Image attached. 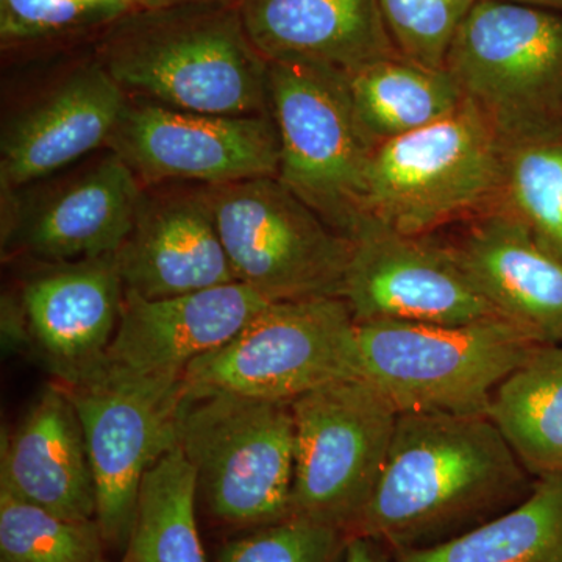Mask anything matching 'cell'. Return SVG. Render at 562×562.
Here are the masks:
<instances>
[{"instance_id": "d4e9b609", "label": "cell", "mask_w": 562, "mask_h": 562, "mask_svg": "<svg viewBox=\"0 0 562 562\" xmlns=\"http://www.w3.org/2000/svg\"><path fill=\"white\" fill-rule=\"evenodd\" d=\"M198 476L179 446L144 475L127 552L135 562H206L198 520Z\"/></svg>"}, {"instance_id": "6da1fadb", "label": "cell", "mask_w": 562, "mask_h": 562, "mask_svg": "<svg viewBox=\"0 0 562 562\" xmlns=\"http://www.w3.org/2000/svg\"><path fill=\"white\" fill-rule=\"evenodd\" d=\"M527 473L487 416L401 413L382 479L349 536L416 547L508 501Z\"/></svg>"}, {"instance_id": "83f0119b", "label": "cell", "mask_w": 562, "mask_h": 562, "mask_svg": "<svg viewBox=\"0 0 562 562\" xmlns=\"http://www.w3.org/2000/svg\"><path fill=\"white\" fill-rule=\"evenodd\" d=\"M133 9L125 0H0V40L10 47L103 32Z\"/></svg>"}, {"instance_id": "52a82bcc", "label": "cell", "mask_w": 562, "mask_h": 562, "mask_svg": "<svg viewBox=\"0 0 562 562\" xmlns=\"http://www.w3.org/2000/svg\"><path fill=\"white\" fill-rule=\"evenodd\" d=\"M203 192L236 281L269 302L342 297L353 241L279 177Z\"/></svg>"}, {"instance_id": "8992f818", "label": "cell", "mask_w": 562, "mask_h": 562, "mask_svg": "<svg viewBox=\"0 0 562 562\" xmlns=\"http://www.w3.org/2000/svg\"><path fill=\"white\" fill-rule=\"evenodd\" d=\"M446 69L503 140L562 128V13L476 0Z\"/></svg>"}, {"instance_id": "d6a6232c", "label": "cell", "mask_w": 562, "mask_h": 562, "mask_svg": "<svg viewBox=\"0 0 562 562\" xmlns=\"http://www.w3.org/2000/svg\"><path fill=\"white\" fill-rule=\"evenodd\" d=\"M512 2L524 3V5L536 7V9L562 13V0H512Z\"/></svg>"}, {"instance_id": "e0dca14e", "label": "cell", "mask_w": 562, "mask_h": 562, "mask_svg": "<svg viewBox=\"0 0 562 562\" xmlns=\"http://www.w3.org/2000/svg\"><path fill=\"white\" fill-rule=\"evenodd\" d=\"M127 101V92L98 60L74 70L3 132V191L46 179L106 146Z\"/></svg>"}, {"instance_id": "e575fe53", "label": "cell", "mask_w": 562, "mask_h": 562, "mask_svg": "<svg viewBox=\"0 0 562 562\" xmlns=\"http://www.w3.org/2000/svg\"><path fill=\"white\" fill-rule=\"evenodd\" d=\"M125 2L132 3V5L138 7V5H136V0H125Z\"/></svg>"}, {"instance_id": "484cf974", "label": "cell", "mask_w": 562, "mask_h": 562, "mask_svg": "<svg viewBox=\"0 0 562 562\" xmlns=\"http://www.w3.org/2000/svg\"><path fill=\"white\" fill-rule=\"evenodd\" d=\"M505 143V203L562 258V128Z\"/></svg>"}, {"instance_id": "d6986e66", "label": "cell", "mask_w": 562, "mask_h": 562, "mask_svg": "<svg viewBox=\"0 0 562 562\" xmlns=\"http://www.w3.org/2000/svg\"><path fill=\"white\" fill-rule=\"evenodd\" d=\"M143 199L136 173L110 150L33 205L10 213L7 235L44 260L114 254L131 233Z\"/></svg>"}, {"instance_id": "2e32d148", "label": "cell", "mask_w": 562, "mask_h": 562, "mask_svg": "<svg viewBox=\"0 0 562 562\" xmlns=\"http://www.w3.org/2000/svg\"><path fill=\"white\" fill-rule=\"evenodd\" d=\"M461 225L449 246L484 297L539 342L562 344L560 255L505 202Z\"/></svg>"}, {"instance_id": "44dd1931", "label": "cell", "mask_w": 562, "mask_h": 562, "mask_svg": "<svg viewBox=\"0 0 562 562\" xmlns=\"http://www.w3.org/2000/svg\"><path fill=\"white\" fill-rule=\"evenodd\" d=\"M0 490L68 519L98 517L83 427L60 383L47 384L3 438Z\"/></svg>"}, {"instance_id": "5b68a950", "label": "cell", "mask_w": 562, "mask_h": 562, "mask_svg": "<svg viewBox=\"0 0 562 562\" xmlns=\"http://www.w3.org/2000/svg\"><path fill=\"white\" fill-rule=\"evenodd\" d=\"M179 447L194 468L199 494L221 522L261 528L291 517L294 416L290 402L187 392Z\"/></svg>"}, {"instance_id": "f1b7e54d", "label": "cell", "mask_w": 562, "mask_h": 562, "mask_svg": "<svg viewBox=\"0 0 562 562\" xmlns=\"http://www.w3.org/2000/svg\"><path fill=\"white\" fill-rule=\"evenodd\" d=\"M476 0H380L395 47L409 60L446 68L450 44Z\"/></svg>"}, {"instance_id": "cb8c5ba5", "label": "cell", "mask_w": 562, "mask_h": 562, "mask_svg": "<svg viewBox=\"0 0 562 562\" xmlns=\"http://www.w3.org/2000/svg\"><path fill=\"white\" fill-rule=\"evenodd\" d=\"M397 562H562V473L538 479L522 503L482 527L397 550Z\"/></svg>"}, {"instance_id": "7c38bea8", "label": "cell", "mask_w": 562, "mask_h": 562, "mask_svg": "<svg viewBox=\"0 0 562 562\" xmlns=\"http://www.w3.org/2000/svg\"><path fill=\"white\" fill-rule=\"evenodd\" d=\"M106 147L151 183L217 187L279 177L280 139L271 114L194 113L139 98L125 103Z\"/></svg>"}, {"instance_id": "ba28073f", "label": "cell", "mask_w": 562, "mask_h": 562, "mask_svg": "<svg viewBox=\"0 0 562 562\" xmlns=\"http://www.w3.org/2000/svg\"><path fill=\"white\" fill-rule=\"evenodd\" d=\"M362 376L358 325L342 297L271 302L232 341L183 373L188 394L231 392L292 402Z\"/></svg>"}, {"instance_id": "7a4b0ae2", "label": "cell", "mask_w": 562, "mask_h": 562, "mask_svg": "<svg viewBox=\"0 0 562 562\" xmlns=\"http://www.w3.org/2000/svg\"><path fill=\"white\" fill-rule=\"evenodd\" d=\"M95 60L127 94L171 109L271 114L268 61L236 3L136 7L102 32Z\"/></svg>"}, {"instance_id": "277c9868", "label": "cell", "mask_w": 562, "mask_h": 562, "mask_svg": "<svg viewBox=\"0 0 562 562\" xmlns=\"http://www.w3.org/2000/svg\"><path fill=\"white\" fill-rule=\"evenodd\" d=\"M362 376L398 413L487 416L498 384L543 346L513 322L358 325Z\"/></svg>"}, {"instance_id": "30bf717a", "label": "cell", "mask_w": 562, "mask_h": 562, "mask_svg": "<svg viewBox=\"0 0 562 562\" xmlns=\"http://www.w3.org/2000/svg\"><path fill=\"white\" fill-rule=\"evenodd\" d=\"M291 408V517L349 536L382 479L401 413L364 376L325 384Z\"/></svg>"}, {"instance_id": "5bb4252c", "label": "cell", "mask_w": 562, "mask_h": 562, "mask_svg": "<svg viewBox=\"0 0 562 562\" xmlns=\"http://www.w3.org/2000/svg\"><path fill=\"white\" fill-rule=\"evenodd\" d=\"M124 295L114 254L61 261L25 281L21 295L25 338L55 382L77 384L101 371Z\"/></svg>"}, {"instance_id": "ffe728a7", "label": "cell", "mask_w": 562, "mask_h": 562, "mask_svg": "<svg viewBox=\"0 0 562 562\" xmlns=\"http://www.w3.org/2000/svg\"><path fill=\"white\" fill-rule=\"evenodd\" d=\"M244 29L268 63L349 76L401 54L380 0H239Z\"/></svg>"}, {"instance_id": "3957f363", "label": "cell", "mask_w": 562, "mask_h": 562, "mask_svg": "<svg viewBox=\"0 0 562 562\" xmlns=\"http://www.w3.org/2000/svg\"><path fill=\"white\" fill-rule=\"evenodd\" d=\"M503 202L505 143L471 102L373 151L366 214L403 235L431 236Z\"/></svg>"}, {"instance_id": "4fadbf2b", "label": "cell", "mask_w": 562, "mask_h": 562, "mask_svg": "<svg viewBox=\"0 0 562 562\" xmlns=\"http://www.w3.org/2000/svg\"><path fill=\"white\" fill-rule=\"evenodd\" d=\"M351 241L342 299L357 325L376 321L460 325L502 317L449 243L403 235L371 216L362 220Z\"/></svg>"}, {"instance_id": "ac0fdd59", "label": "cell", "mask_w": 562, "mask_h": 562, "mask_svg": "<svg viewBox=\"0 0 562 562\" xmlns=\"http://www.w3.org/2000/svg\"><path fill=\"white\" fill-rule=\"evenodd\" d=\"M116 255L125 291L176 297L236 281L205 192L144 194Z\"/></svg>"}, {"instance_id": "4dcf8cb0", "label": "cell", "mask_w": 562, "mask_h": 562, "mask_svg": "<svg viewBox=\"0 0 562 562\" xmlns=\"http://www.w3.org/2000/svg\"><path fill=\"white\" fill-rule=\"evenodd\" d=\"M373 539L364 536H349L346 541L344 562H383L376 552Z\"/></svg>"}, {"instance_id": "f546056e", "label": "cell", "mask_w": 562, "mask_h": 562, "mask_svg": "<svg viewBox=\"0 0 562 562\" xmlns=\"http://www.w3.org/2000/svg\"><path fill=\"white\" fill-rule=\"evenodd\" d=\"M346 541L338 528L288 517L225 543L217 562H333Z\"/></svg>"}, {"instance_id": "7402d4cb", "label": "cell", "mask_w": 562, "mask_h": 562, "mask_svg": "<svg viewBox=\"0 0 562 562\" xmlns=\"http://www.w3.org/2000/svg\"><path fill=\"white\" fill-rule=\"evenodd\" d=\"M355 113L376 147L450 116L465 102L446 68L402 54L344 76Z\"/></svg>"}, {"instance_id": "9a60e30c", "label": "cell", "mask_w": 562, "mask_h": 562, "mask_svg": "<svg viewBox=\"0 0 562 562\" xmlns=\"http://www.w3.org/2000/svg\"><path fill=\"white\" fill-rule=\"evenodd\" d=\"M269 303L239 281L176 297L125 291L105 366L139 375H183L192 361L232 341Z\"/></svg>"}, {"instance_id": "603a6c76", "label": "cell", "mask_w": 562, "mask_h": 562, "mask_svg": "<svg viewBox=\"0 0 562 562\" xmlns=\"http://www.w3.org/2000/svg\"><path fill=\"white\" fill-rule=\"evenodd\" d=\"M487 417L530 475L562 473V344H543L509 373Z\"/></svg>"}, {"instance_id": "4316f807", "label": "cell", "mask_w": 562, "mask_h": 562, "mask_svg": "<svg viewBox=\"0 0 562 562\" xmlns=\"http://www.w3.org/2000/svg\"><path fill=\"white\" fill-rule=\"evenodd\" d=\"M98 520L68 519L0 490V562H106Z\"/></svg>"}, {"instance_id": "8fae6325", "label": "cell", "mask_w": 562, "mask_h": 562, "mask_svg": "<svg viewBox=\"0 0 562 562\" xmlns=\"http://www.w3.org/2000/svg\"><path fill=\"white\" fill-rule=\"evenodd\" d=\"M61 386L87 439L98 494L95 519L106 546L127 550L144 475L179 446L183 375H139L103 364L85 382Z\"/></svg>"}, {"instance_id": "1f68e13d", "label": "cell", "mask_w": 562, "mask_h": 562, "mask_svg": "<svg viewBox=\"0 0 562 562\" xmlns=\"http://www.w3.org/2000/svg\"><path fill=\"white\" fill-rule=\"evenodd\" d=\"M239 0H136L139 9H158V7L179 5V3H238Z\"/></svg>"}, {"instance_id": "836d02e7", "label": "cell", "mask_w": 562, "mask_h": 562, "mask_svg": "<svg viewBox=\"0 0 562 562\" xmlns=\"http://www.w3.org/2000/svg\"><path fill=\"white\" fill-rule=\"evenodd\" d=\"M121 562H135V560H133V558L131 557V554H128L127 552H125L124 558H122V561H121Z\"/></svg>"}, {"instance_id": "9c48e42d", "label": "cell", "mask_w": 562, "mask_h": 562, "mask_svg": "<svg viewBox=\"0 0 562 562\" xmlns=\"http://www.w3.org/2000/svg\"><path fill=\"white\" fill-rule=\"evenodd\" d=\"M268 95L280 139L279 179L351 239L368 217L376 146L355 113L342 74L268 63Z\"/></svg>"}]
</instances>
